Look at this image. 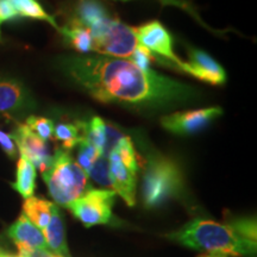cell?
<instances>
[{"mask_svg":"<svg viewBox=\"0 0 257 257\" xmlns=\"http://www.w3.org/2000/svg\"><path fill=\"white\" fill-rule=\"evenodd\" d=\"M60 66L72 81L104 104L159 110L195 102L199 96L193 86L141 69L126 59L81 54L63 57Z\"/></svg>","mask_w":257,"mask_h":257,"instance_id":"obj_1","label":"cell"},{"mask_svg":"<svg viewBox=\"0 0 257 257\" xmlns=\"http://www.w3.org/2000/svg\"><path fill=\"white\" fill-rule=\"evenodd\" d=\"M256 220L252 218H234L227 223L195 218L167 234V238L199 251L256 257Z\"/></svg>","mask_w":257,"mask_h":257,"instance_id":"obj_2","label":"cell"},{"mask_svg":"<svg viewBox=\"0 0 257 257\" xmlns=\"http://www.w3.org/2000/svg\"><path fill=\"white\" fill-rule=\"evenodd\" d=\"M72 19L88 29L93 53L99 55L128 59L138 46L135 28L112 16L100 0H79Z\"/></svg>","mask_w":257,"mask_h":257,"instance_id":"obj_3","label":"cell"},{"mask_svg":"<svg viewBox=\"0 0 257 257\" xmlns=\"http://www.w3.org/2000/svg\"><path fill=\"white\" fill-rule=\"evenodd\" d=\"M50 197L60 206L67 207L70 202L89 191L88 175L80 167L69 152L57 149L51 156L49 168L42 174Z\"/></svg>","mask_w":257,"mask_h":257,"instance_id":"obj_4","label":"cell"},{"mask_svg":"<svg viewBox=\"0 0 257 257\" xmlns=\"http://www.w3.org/2000/svg\"><path fill=\"white\" fill-rule=\"evenodd\" d=\"M184 191V175L175 161L153 155L144 170L142 198L147 208L159 207Z\"/></svg>","mask_w":257,"mask_h":257,"instance_id":"obj_5","label":"cell"},{"mask_svg":"<svg viewBox=\"0 0 257 257\" xmlns=\"http://www.w3.org/2000/svg\"><path fill=\"white\" fill-rule=\"evenodd\" d=\"M115 193L113 189H89L67 206L86 227L108 224L112 220Z\"/></svg>","mask_w":257,"mask_h":257,"instance_id":"obj_6","label":"cell"},{"mask_svg":"<svg viewBox=\"0 0 257 257\" xmlns=\"http://www.w3.org/2000/svg\"><path fill=\"white\" fill-rule=\"evenodd\" d=\"M137 43L147 48L157 57V61L180 70L184 61L180 60L173 50V38L159 21H153L135 28Z\"/></svg>","mask_w":257,"mask_h":257,"instance_id":"obj_7","label":"cell"},{"mask_svg":"<svg viewBox=\"0 0 257 257\" xmlns=\"http://www.w3.org/2000/svg\"><path fill=\"white\" fill-rule=\"evenodd\" d=\"M223 114L220 107H207L200 110L174 112L161 118L166 130L176 135H192L207 126L211 121Z\"/></svg>","mask_w":257,"mask_h":257,"instance_id":"obj_8","label":"cell"},{"mask_svg":"<svg viewBox=\"0 0 257 257\" xmlns=\"http://www.w3.org/2000/svg\"><path fill=\"white\" fill-rule=\"evenodd\" d=\"M10 135L21 153V156L28 159L35 168L40 169L43 174L49 168L51 162V155L46 141L37 136L25 124H17V127Z\"/></svg>","mask_w":257,"mask_h":257,"instance_id":"obj_9","label":"cell"},{"mask_svg":"<svg viewBox=\"0 0 257 257\" xmlns=\"http://www.w3.org/2000/svg\"><path fill=\"white\" fill-rule=\"evenodd\" d=\"M36 107L29 89L16 79L0 78V114L22 115Z\"/></svg>","mask_w":257,"mask_h":257,"instance_id":"obj_10","label":"cell"},{"mask_svg":"<svg viewBox=\"0 0 257 257\" xmlns=\"http://www.w3.org/2000/svg\"><path fill=\"white\" fill-rule=\"evenodd\" d=\"M189 60L182 63L180 72L194 76L211 85H223L226 81V73L223 67L205 51L189 49Z\"/></svg>","mask_w":257,"mask_h":257,"instance_id":"obj_11","label":"cell"},{"mask_svg":"<svg viewBox=\"0 0 257 257\" xmlns=\"http://www.w3.org/2000/svg\"><path fill=\"white\" fill-rule=\"evenodd\" d=\"M111 187L119 194L128 206L136 205L137 174L124 166L117 154L111 153L108 156Z\"/></svg>","mask_w":257,"mask_h":257,"instance_id":"obj_12","label":"cell"},{"mask_svg":"<svg viewBox=\"0 0 257 257\" xmlns=\"http://www.w3.org/2000/svg\"><path fill=\"white\" fill-rule=\"evenodd\" d=\"M8 234L17 245L19 253L35 249L49 250L42 230L31 223L24 213L21 214L18 219L9 227Z\"/></svg>","mask_w":257,"mask_h":257,"instance_id":"obj_13","label":"cell"},{"mask_svg":"<svg viewBox=\"0 0 257 257\" xmlns=\"http://www.w3.org/2000/svg\"><path fill=\"white\" fill-rule=\"evenodd\" d=\"M42 232H43L44 238H46L48 249L51 252L63 257H70L68 246H67L63 217L56 204H54L53 206L49 223H48L46 229L42 230Z\"/></svg>","mask_w":257,"mask_h":257,"instance_id":"obj_14","label":"cell"},{"mask_svg":"<svg viewBox=\"0 0 257 257\" xmlns=\"http://www.w3.org/2000/svg\"><path fill=\"white\" fill-rule=\"evenodd\" d=\"M11 186L24 199L34 197L35 189H36V168L24 156L19 157L16 181L11 184Z\"/></svg>","mask_w":257,"mask_h":257,"instance_id":"obj_15","label":"cell"},{"mask_svg":"<svg viewBox=\"0 0 257 257\" xmlns=\"http://www.w3.org/2000/svg\"><path fill=\"white\" fill-rule=\"evenodd\" d=\"M59 32L62 35L70 47L79 51V53H82V55L93 53L92 37L88 29L76 23L75 21L72 19L68 24L60 28Z\"/></svg>","mask_w":257,"mask_h":257,"instance_id":"obj_16","label":"cell"},{"mask_svg":"<svg viewBox=\"0 0 257 257\" xmlns=\"http://www.w3.org/2000/svg\"><path fill=\"white\" fill-rule=\"evenodd\" d=\"M54 204L46 199L31 197L25 199L23 204V213L28 219L34 223L38 229L43 230L49 223Z\"/></svg>","mask_w":257,"mask_h":257,"instance_id":"obj_17","label":"cell"},{"mask_svg":"<svg viewBox=\"0 0 257 257\" xmlns=\"http://www.w3.org/2000/svg\"><path fill=\"white\" fill-rule=\"evenodd\" d=\"M9 2L19 17L44 21L49 23L53 28H55L57 31H60V27L56 23L55 18L48 14L38 0H9Z\"/></svg>","mask_w":257,"mask_h":257,"instance_id":"obj_18","label":"cell"},{"mask_svg":"<svg viewBox=\"0 0 257 257\" xmlns=\"http://www.w3.org/2000/svg\"><path fill=\"white\" fill-rule=\"evenodd\" d=\"M54 137L62 143V149L70 152L78 146L81 135L79 125L74 124H59L54 131Z\"/></svg>","mask_w":257,"mask_h":257,"instance_id":"obj_19","label":"cell"},{"mask_svg":"<svg viewBox=\"0 0 257 257\" xmlns=\"http://www.w3.org/2000/svg\"><path fill=\"white\" fill-rule=\"evenodd\" d=\"M76 147H78V162L76 163L88 175L92 167L94 166L95 161L99 159V156H101V154L92 143H89L83 137H81V140H80V142Z\"/></svg>","mask_w":257,"mask_h":257,"instance_id":"obj_20","label":"cell"},{"mask_svg":"<svg viewBox=\"0 0 257 257\" xmlns=\"http://www.w3.org/2000/svg\"><path fill=\"white\" fill-rule=\"evenodd\" d=\"M25 125L30 127L37 136H40L43 141H49L54 138V131L55 125L54 121L44 117H37V115H30L27 118Z\"/></svg>","mask_w":257,"mask_h":257,"instance_id":"obj_21","label":"cell"},{"mask_svg":"<svg viewBox=\"0 0 257 257\" xmlns=\"http://www.w3.org/2000/svg\"><path fill=\"white\" fill-rule=\"evenodd\" d=\"M88 176L94 180L96 184H99L105 189H112L110 180V167H108V159L105 156H99L95 161L94 166L92 167Z\"/></svg>","mask_w":257,"mask_h":257,"instance_id":"obj_22","label":"cell"},{"mask_svg":"<svg viewBox=\"0 0 257 257\" xmlns=\"http://www.w3.org/2000/svg\"><path fill=\"white\" fill-rule=\"evenodd\" d=\"M128 60L131 62L136 64L137 67H140L141 69L143 70H149L152 69V63L156 62L157 57L154 55L153 53H150L147 48H144L142 46H138L136 47V49L133 53V55L128 57Z\"/></svg>","mask_w":257,"mask_h":257,"instance_id":"obj_23","label":"cell"},{"mask_svg":"<svg viewBox=\"0 0 257 257\" xmlns=\"http://www.w3.org/2000/svg\"><path fill=\"white\" fill-rule=\"evenodd\" d=\"M159 2L161 3L162 5L165 6H174V8H178V9H181L184 10V11L188 12L189 15L192 16V17H194L197 21L200 23L201 25H204V27H206L205 25L204 22L201 21V18L199 17V15L197 14V11H195L194 8L189 4L188 2H186V0H159Z\"/></svg>","mask_w":257,"mask_h":257,"instance_id":"obj_24","label":"cell"},{"mask_svg":"<svg viewBox=\"0 0 257 257\" xmlns=\"http://www.w3.org/2000/svg\"><path fill=\"white\" fill-rule=\"evenodd\" d=\"M0 147H2V149L4 150V153L10 159H16V156H17V147H16L11 135L4 133V131H0Z\"/></svg>","mask_w":257,"mask_h":257,"instance_id":"obj_25","label":"cell"},{"mask_svg":"<svg viewBox=\"0 0 257 257\" xmlns=\"http://www.w3.org/2000/svg\"><path fill=\"white\" fill-rule=\"evenodd\" d=\"M18 17V14L12 8V5L10 4L9 0H0V25L5 23V22L14 21Z\"/></svg>","mask_w":257,"mask_h":257,"instance_id":"obj_26","label":"cell"},{"mask_svg":"<svg viewBox=\"0 0 257 257\" xmlns=\"http://www.w3.org/2000/svg\"><path fill=\"white\" fill-rule=\"evenodd\" d=\"M19 257H63L57 255V253L51 252L50 250H42V249H35L30 250V251L19 253Z\"/></svg>","mask_w":257,"mask_h":257,"instance_id":"obj_27","label":"cell"},{"mask_svg":"<svg viewBox=\"0 0 257 257\" xmlns=\"http://www.w3.org/2000/svg\"><path fill=\"white\" fill-rule=\"evenodd\" d=\"M198 257H231L230 255H226V253H221V252H206V253H201Z\"/></svg>","mask_w":257,"mask_h":257,"instance_id":"obj_28","label":"cell"},{"mask_svg":"<svg viewBox=\"0 0 257 257\" xmlns=\"http://www.w3.org/2000/svg\"><path fill=\"white\" fill-rule=\"evenodd\" d=\"M0 257H18V256H14V255H10V253L8 252H4L3 251L2 255H0Z\"/></svg>","mask_w":257,"mask_h":257,"instance_id":"obj_29","label":"cell"},{"mask_svg":"<svg viewBox=\"0 0 257 257\" xmlns=\"http://www.w3.org/2000/svg\"><path fill=\"white\" fill-rule=\"evenodd\" d=\"M119 2H128V0H119Z\"/></svg>","mask_w":257,"mask_h":257,"instance_id":"obj_30","label":"cell"},{"mask_svg":"<svg viewBox=\"0 0 257 257\" xmlns=\"http://www.w3.org/2000/svg\"><path fill=\"white\" fill-rule=\"evenodd\" d=\"M2 253H3V250H2V249H0V255H2Z\"/></svg>","mask_w":257,"mask_h":257,"instance_id":"obj_31","label":"cell"},{"mask_svg":"<svg viewBox=\"0 0 257 257\" xmlns=\"http://www.w3.org/2000/svg\"><path fill=\"white\" fill-rule=\"evenodd\" d=\"M18 257H19V256H18Z\"/></svg>","mask_w":257,"mask_h":257,"instance_id":"obj_32","label":"cell"}]
</instances>
